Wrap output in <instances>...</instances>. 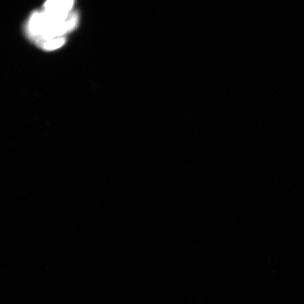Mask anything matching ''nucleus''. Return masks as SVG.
I'll use <instances>...</instances> for the list:
<instances>
[{"instance_id": "obj_1", "label": "nucleus", "mask_w": 304, "mask_h": 304, "mask_svg": "<svg viewBox=\"0 0 304 304\" xmlns=\"http://www.w3.org/2000/svg\"><path fill=\"white\" fill-rule=\"evenodd\" d=\"M77 22L74 12L44 9L31 14L26 24L25 32L29 39L42 49L53 50L64 44V35L74 29Z\"/></svg>"}, {"instance_id": "obj_2", "label": "nucleus", "mask_w": 304, "mask_h": 304, "mask_svg": "<svg viewBox=\"0 0 304 304\" xmlns=\"http://www.w3.org/2000/svg\"><path fill=\"white\" fill-rule=\"evenodd\" d=\"M74 4V1H48L44 4V8L51 11L70 12Z\"/></svg>"}]
</instances>
